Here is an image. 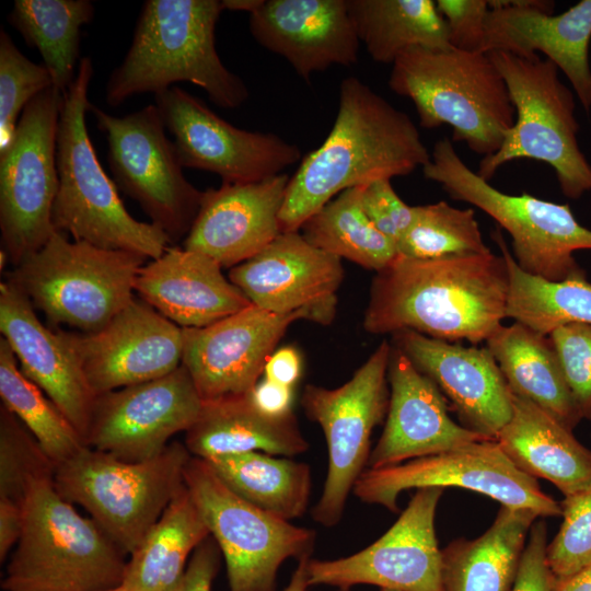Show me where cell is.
I'll use <instances>...</instances> for the list:
<instances>
[{"mask_svg":"<svg viewBox=\"0 0 591 591\" xmlns=\"http://www.w3.org/2000/svg\"><path fill=\"white\" fill-rule=\"evenodd\" d=\"M390 401L383 432L368 468L394 466L489 440L456 424L438 386L392 345Z\"/></svg>","mask_w":591,"mask_h":591,"instance_id":"cb8c5ba5","label":"cell"},{"mask_svg":"<svg viewBox=\"0 0 591 591\" xmlns=\"http://www.w3.org/2000/svg\"><path fill=\"white\" fill-rule=\"evenodd\" d=\"M56 466L28 429L1 405L0 498L22 502L28 486L54 477Z\"/></svg>","mask_w":591,"mask_h":591,"instance_id":"60d3db41","label":"cell"},{"mask_svg":"<svg viewBox=\"0 0 591 591\" xmlns=\"http://www.w3.org/2000/svg\"><path fill=\"white\" fill-rule=\"evenodd\" d=\"M563 523L547 544V564L555 580L591 565V486L561 502Z\"/></svg>","mask_w":591,"mask_h":591,"instance_id":"7bdbcfd3","label":"cell"},{"mask_svg":"<svg viewBox=\"0 0 591 591\" xmlns=\"http://www.w3.org/2000/svg\"><path fill=\"white\" fill-rule=\"evenodd\" d=\"M399 255L413 258H440L486 254L475 211L447 201L414 206V219L397 243Z\"/></svg>","mask_w":591,"mask_h":591,"instance_id":"ab89813d","label":"cell"},{"mask_svg":"<svg viewBox=\"0 0 591 591\" xmlns=\"http://www.w3.org/2000/svg\"><path fill=\"white\" fill-rule=\"evenodd\" d=\"M459 487L528 510L537 518L559 517L561 503L545 494L536 478L520 471L496 440L477 441L405 463L366 468L352 493L361 501L396 512L397 498L408 489Z\"/></svg>","mask_w":591,"mask_h":591,"instance_id":"9a60e30c","label":"cell"},{"mask_svg":"<svg viewBox=\"0 0 591 591\" xmlns=\"http://www.w3.org/2000/svg\"><path fill=\"white\" fill-rule=\"evenodd\" d=\"M549 337L582 419L591 420V325L570 323Z\"/></svg>","mask_w":591,"mask_h":591,"instance_id":"ee69618b","label":"cell"},{"mask_svg":"<svg viewBox=\"0 0 591 591\" xmlns=\"http://www.w3.org/2000/svg\"><path fill=\"white\" fill-rule=\"evenodd\" d=\"M23 528L22 503L0 498V561H4L18 544Z\"/></svg>","mask_w":591,"mask_h":591,"instance_id":"816d5d0a","label":"cell"},{"mask_svg":"<svg viewBox=\"0 0 591 591\" xmlns=\"http://www.w3.org/2000/svg\"><path fill=\"white\" fill-rule=\"evenodd\" d=\"M135 292L182 328L208 326L252 304L216 260L184 247H169L143 265Z\"/></svg>","mask_w":591,"mask_h":591,"instance_id":"83f0119b","label":"cell"},{"mask_svg":"<svg viewBox=\"0 0 591 591\" xmlns=\"http://www.w3.org/2000/svg\"><path fill=\"white\" fill-rule=\"evenodd\" d=\"M219 547L210 536L193 553L187 567L171 591H211L220 566Z\"/></svg>","mask_w":591,"mask_h":591,"instance_id":"c3c4849f","label":"cell"},{"mask_svg":"<svg viewBox=\"0 0 591 591\" xmlns=\"http://www.w3.org/2000/svg\"><path fill=\"white\" fill-rule=\"evenodd\" d=\"M190 457L178 441L140 462H127L85 445L56 466L54 485L67 501L83 507L129 556L184 488Z\"/></svg>","mask_w":591,"mask_h":591,"instance_id":"ba28073f","label":"cell"},{"mask_svg":"<svg viewBox=\"0 0 591 591\" xmlns=\"http://www.w3.org/2000/svg\"><path fill=\"white\" fill-rule=\"evenodd\" d=\"M183 167L219 175L222 183H256L301 159L300 149L275 134L237 128L179 86L154 95Z\"/></svg>","mask_w":591,"mask_h":591,"instance_id":"2e32d148","label":"cell"},{"mask_svg":"<svg viewBox=\"0 0 591 591\" xmlns=\"http://www.w3.org/2000/svg\"><path fill=\"white\" fill-rule=\"evenodd\" d=\"M421 170L451 198L477 207L503 228L523 271L549 281L584 273L573 253L591 250V230L576 219L569 205L500 192L464 163L447 137L434 143Z\"/></svg>","mask_w":591,"mask_h":591,"instance_id":"30bf717a","label":"cell"},{"mask_svg":"<svg viewBox=\"0 0 591 591\" xmlns=\"http://www.w3.org/2000/svg\"><path fill=\"white\" fill-rule=\"evenodd\" d=\"M362 187L338 194L299 231L313 246L378 273L397 257L398 251L396 243L382 234L364 213Z\"/></svg>","mask_w":591,"mask_h":591,"instance_id":"74e56055","label":"cell"},{"mask_svg":"<svg viewBox=\"0 0 591 591\" xmlns=\"http://www.w3.org/2000/svg\"><path fill=\"white\" fill-rule=\"evenodd\" d=\"M389 86L414 103L422 128L447 125L453 141L483 158L514 125L508 88L487 53L410 47L392 63Z\"/></svg>","mask_w":591,"mask_h":591,"instance_id":"8992f818","label":"cell"},{"mask_svg":"<svg viewBox=\"0 0 591 591\" xmlns=\"http://www.w3.org/2000/svg\"><path fill=\"white\" fill-rule=\"evenodd\" d=\"M229 280L266 311L303 313L306 321L331 324L344 279L341 258L310 244L299 231L280 233L248 260L232 267Z\"/></svg>","mask_w":591,"mask_h":591,"instance_id":"ffe728a7","label":"cell"},{"mask_svg":"<svg viewBox=\"0 0 591 591\" xmlns=\"http://www.w3.org/2000/svg\"><path fill=\"white\" fill-rule=\"evenodd\" d=\"M361 205L372 224L396 245L414 219V206L402 200L389 178L363 186Z\"/></svg>","mask_w":591,"mask_h":591,"instance_id":"f6af8a7d","label":"cell"},{"mask_svg":"<svg viewBox=\"0 0 591 591\" xmlns=\"http://www.w3.org/2000/svg\"><path fill=\"white\" fill-rule=\"evenodd\" d=\"M336 591H350V589H338Z\"/></svg>","mask_w":591,"mask_h":591,"instance_id":"91938a15","label":"cell"},{"mask_svg":"<svg viewBox=\"0 0 591 591\" xmlns=\"http://www.w3.org/2000/svg\"><path fill=\"white\" fill-rule=\"evenodd\" d=\"M10 263L9 256L5 251H0V269H5L7 264Z\"/></svg>","mask_w":591,"mask_h":591,"instance_id":"9f6ffc18","label":"cell"},{"mask_svg":"<svg viewBox=\"0 0 591 591\" xmlns=\"http://www.w3.org/2000/svg\"><path fill=\"white\" fill-rule=\"evenodd\" d=\"M495 440L520 471L554 484L565 498L591 486V450L526 398L512 393L511 418Z\"/></svg>","mask_w":591,"mask_h":591,"instance_id":"f1b7e54d","label":"cell"},{"mask_svg":"<svg viewBox=\"0 0 591 591\" xmlns=\"http://www.w3.org/2000/svg\"><path fill=\"white\" fill-rule=\"evenodd\" d=\"M90 0H15L9 23L37 49L53 86L65 93L79 67L81 28L94 16Z\"/></svg>","mask_w":591,"mask_h":591,"instance_id":"d590c367","label":"cell"},{"mask_svg":"<svg viewBox=\"0 0 591 591\" xmlns=\"http://www.w3.org/2000/svg\"><path fill=\"white\" fill-rule=\"evenodd\" d=\"M510 391L526 398L566 428L582 419L549 335L519 322L500 325L486 340Z\"/></svg>","mask_w":591,"mask_h":591,"instance_id":"4dcf8cb0","label":"cell"},{"mask_svg":"<svg viewBox=\"0 0 591 591\" xmlns=\"http://www.w3.org/2000/svg\"><path fill=\"white\" fill-rule=\"evenodd\" d=\"M311 556L299 560L298 567L292 573L289 584L283 591H306L308 582V563Z\"/></svg>","mask_w":591,"mask_h":591,"instance_id":"db71d44e","label":"cell"},{"mask_svg":"<svg viewBox=\"0 0 591 591\" xmlns=\"http://www.w3.org/2000/svg\"><path fill=\"white\" fill-rule=\"evenodd\" d=\"M436 4L447 23L451 47L483 51L488 0H437Z\"/></svg>","mask_w":591,"mask_h":591,"instance_id":"bcb514c9","label":"cell"},{"mask_svg":"<svg viewBox=\"0 0 591 591\" xmlns=\"http://www.w3.org/2000/svg\"><path fill=\"white\" fill-rule=\"evenodd\" d=\"M547 530L543 520L532 524L511 591H553L555 578L546 557Z\"/></svg>","mask_w":591,"mask_h":591,"instance_id":"7dc6e473","label":"cell"},{"mask_svg":"<svg viewBox=\"0 0 591 591\" xmlns=\"http://www.w3.org/2000/svg\"><path fill=\"white\" fill-rule=\"evenodd\" d=\"M493 237L501 250L509 276L506 317L549 335L570 323L591 325V282L586 274L549 281L523 271L497 229Z\"/></svg>","mask_w":591,"mask_h":591,"instance_id":"8d00e7d4","label":"cell"},{"mask_svg":"<svg viewBox=\"0 0 591 591\" xmlns=\"http://www.w3.org/2000/svg\"><path fill=\"white\" fill-rule=\"evenodd\" d=\"M184 478L224 557L230 591H275L285 560L311 556L314 531L293 525L244 500L206 460L192 455Z\"/></svg>","mask_w":591,"mask_h":591,"instance_id":"8fae6325","label":"cell"},{"mask_svg":"<svg viewBox=\"0 0 591 591\" xmlns=\"http://www.w3.org/2000/svg\"><path fill=\"white\" fill-rule=\"evenodd\" d=\"M392 345L440 390L463 427L495 440L512 415V393L487 347H464L404 329Z\"/></svg>","mask_w":591,"mask_h":591,"instance_id":"603a6c76","label":"cell"},{"mask_svg":"<svg viewBox=\"0 0 591 591\" xmlns=\"http://www.w3.org/2000/svg\"><path fill=\"white\" fill-rule=\"evenodd\" d=\"M303 313L279 314L254 304L199 328H183L182 364L202 401L251 392L288 327Z\"/></svg>","mask_w":591,"mask_h":591,"instance_id":"44dd1931","label":"cell"},{"mask_svg":"<svg viewBox=\"0 0 591 591\" xmlns=\"http://www.w3.org/2000/svg\"><path fill=\"white\" fill-rule=\"evenodd\" d=\"M509 276L491 252L413 258L376 273L363 316L371 334L410 329L444 341H486L506 318Z\"/></svg>","mask_w":591,"mask_h":591,"instance_id":"6da1fadb","label":"cell"},{"mask_svg":"<svg viewBox=\"0 0 591 591\" xmlns=\"http://www.w3.org/2000/svg\"><path fill=\"white\" fill-rule=\"evenodd\" d=\"M210 532L186 485L172 499L127 560V591H171L187 560Z\"/></svg>","mask_w":591,"mask_h":591,"instance_id":"d6a6232c","label":"cell"},{"mask_svg":"<svg viewBox=\"0 0 591 591\" xmlns=\"http://www.w3.org/2000/svg\"><path fill=\"white\" fill-rule=\"evenodd\" d=\"M147 258L69 241L55 231L46 244L5 274L53 325L81 333L106 326L132 299Z\"/></svg>","mask_w":591,"mask_h":591,"instance_id":"9c48e42d","label":"cell"},{"mask_svg":"<svg viewBox=\"0 0 591 591\" xmlns=\"http://www.w3.org/2000/svg\"><path fill=\"white\" fill-rule=\"evenodd\" d=\"M206 461L233 493L255 507L287 521L305 513L312 485L308 464L256 451Z\"/></svg>","mask_w":591,"mask_h":591,"instance_id":"e575fe53","label":"cell"},{"mask_svg":"<svg viewBox=\"0 0 591 591\" xmlns=\"http://www.w3.org/2000/svg\"><path fill=\"white\" fill-rule=\"evenodd\" d=\"M202 399L186 368L96 396L85 445L127 462L161 454L196 421Z\"/></svg>","mask_w":591,"mask_h":591,"instance_id":"ac0fdd59","label":"cell"},{"mask_svg":"<svg viewBox=\"0 0 591 591\" xmlns=\"http://www.w3.org/2000/svg\"><path fill=\"white\" fill-rule=\"evenodd\" d=\"M536 519L531 511L500 506L480 536L450 543L442 549L444 591H511Z\"/></svg>","mask_w":591,"mask_h":591,"instance_id":"1f68e13d","label":"cell"},{"mask_svg":"<svg viewBox=\"0 0 591 591\" xmlns=\"http://www.w3.org/2000/svg\"><path fill=\"white\" fill-rule=\"evenodd\" d=\"M264 0H221L222 9L246 11L250 14L256 11Z\"/></svg>","mask_w":591,"mask_h":591,"instance_id":"11a10c76","label":"cell"},{"mask_svg":"<svg viewBox=\"0 0 591 591\" xmlns=\"http://www.w3.org/2000/svg\"><path fill=\"white\" fill-rule=\"evenodd\" d=\"M8 341L0 338V396L10 410L35 437L56 465L71 457L85 442L82 436L18 366Z\"/></svg>","mask_w":591,"mask_h":591,"instance_id":"f35d334b","label":"cell"},{"mask_svg":"<svg viewBox=\"0 0 591 591\" xmlns=\"http://www.w3.org/2000/svg\"><path fill=\"white\" fill-rule=\"evenodd\" d=\"M0 332L22 373L62 412L85 442L97 395L63 331L44 325L27 297L5 279L0 283Z\"/></svg>","mask_w":591,"mask_h":591,"instance_id":"484cf974","label":"cell"},{"mask_svg":"<svg viewBox=\"0 0 591 591\" xmlns=\"http://www.w3.org/2000/svg\"><path fill=\"white\" fill-rule=\"evenodd\" d=\"M381 591H397V590H391V589H381Z\"/></svg>","mask_w":591,"mask_h":591,"instance_id":"680465c9","label":"cell"},{"mask_svg":"<svg viewBox=\"0 0 591 591\" xmlns=\"http://www.w3.org/2000/svg\"><path fill=\"white\" fill-rule=\"evenodd\" d=\"M3 591H107L123 584L126 554L91 518L62 498L54 477L33 482Z\"/></svg>","mask_w":591,"mask_h":591,"instance_id":"5b68a950","label":"cell"},{"mask_svg":"<svg viewBox=\"0 0 591 591\" xmlns=\"http://www.w3.org/2000/svg\"><path fill=\"white\" fill-rule=\"evenodd\" d=\"M93 73L91 58L82 57L72 84L63 93L57 130L59 187L53 225L56 231L70 234L73 241L152 260L169 248L171 241L162 229L139 221L127 211L117 186L97 159L85 118L92 105L88 91Z\"/></svg>","mask_w":591,"mask_h":591,"instance_id":"277c9868","label":"cell"},{"mask_svg":"<svg viewBox=\"0 0 591 591\" xmlns=\"http://www.w3.org/2000/svg\"><path fill=\"white\" fill-rule=\"evenodd\" d=\"M53 86L44 63L30 60L10 35L0 32V150L12 139L25 106Z\"/></svg>","mask_w":591,"mask_h":591,"instance_id":"b9f144b4","label":"cell"},{"mask_svg":"<svg viewBox=\"0 0 591 591\" xmlns=\"http://www.w3.org/2000/svg\"><path fill=\"white\" fill-rule=\"evenodd\" d=\"M184 444L204 460L253 451L293 456L309 449L293 413L269 416L256 407L250 392L202 401Z\"/></svg>","mask_w":591,"mask_h":591,"instance_id":"f546056e","label":"cell"},{"mask_svg":"<svg viewBox=\"0 0 591 591\" xmlns=\"http://www.w3.org/2000/svg\"><path fill=\"white\" fill-rule=\"evenodd\" d=\"M553 591H591V565L568 578L555 580Z\"/></svg>","mask_w":591,"mask_h":591,"instance_id":"f5cc1de1","label":"cell"},{"mask_svg":"<svg viewBox=\"0 0 591 591\" xmlns=\"http://www.w3.org/2000/svg\"><path fill=\"white\" fill-rule=\"evenodd\" d=\"M107 591H127L123 586Z\"/></svg>","mask_w":591,"mask_h":591,"instance_id":"6f0895ef","label":"cell"},{"mask_svg":"<svg viewBox=\"0 0 591 591\" xmlns=\"http://www.w3.org/2000/svg\"><path fill=\"white\" fill-rule=\"evenodd\" d=\"M302 371V359L299 351L290 346L282 347L271 354L264 368V378L292 387Z\"/></svg>","mask_w":591,"mask_h":591,"instance_id":"f907efd6","label":"cell"},{"mask_svg":"<svg viewBox=\"0 0 591 591\" xmlns=\"http://www.w3.org/2000/svg\"><path fill=\"white\" fill-rule=\"evenodd\" d=\"M63 93L50 86L24 108L10 142L0 150L2 250L15 267L53 233L58 193L57 130Z\"/></svg>","mask_w":591,"mask_h":591,"instance_id":"7c38bea8","label":"cell"},{"mask_svg":"<svg viewBox=\"0 0 591 591\" xmlns=\"http://www.w3.org/2000/svg\"><path fill=\"white\" fill-rule=\"evenodd\" d=\"M360 42L378 62L393 63L410 47L452 48L432 0H346Z\"/></svg>","mask_w":591,"mask_h":591,"instance_id":"836d02e7","label":"cell"},{"mask_svg":"<svg viewBox=\"0 0 591 591\" xmlns=\"http://www.w3.org/2000/svg\"><path fill=\"white\" fill-rule=\"evenodd\" d=\"M219 0H147L131 45L111 73L105 100L118 106L129 97L189 82L217 106L234 109L248 97L244 81L221 61L216 48Z\"/></svg>","mask_w":591,"mask_h":591,"instance_id":"3957f363","label":"cell"},{"mask_svg":"<svg viewBox=\"0 0 591 591\" xmlns=\"http://www.w3.org/2000/svg\"><path fill=\"white\" fill-rule=\"evenodd\" d=\"M487 54L506 82L515 119L500 149L482 158L475 172L489 181L503 164L531 159L554 170L566 197L591 192V165L578 142L575 94L559 79L558 68L538 55Z\"/></svg>","mask_w":591,"mask_h":591,"instance_id":"52a82bcc","label":"cell"},{"mask_svg":"<svg viewBox=\"0 0 591 591\" xmlns=\"http://www.w3.org/2000/svg\"><path fill=\"white\" fill-rule=\"evenodd\" d=\"M443 488L417 489L394 524L374 543L348 557L308 563L309 586L350 589L373 584L397 591H444L442 551L434 519Z\"/></svg>","mask_w":591,"mask_h":591,"instance_id":"e0dca14e","label":"cell"},{"mask_svg":"<svg viewBox=\"0 0 591 591\" xmlns=\"http://www.w3.org/2000/svg\"><path fill=\"white\" fill-rule=\"evenodd\" d=\"M430 153L410 117L358 78L341 81L338 111L324 142L309 152L289 179L279 220L299 231L341 192L424 167Z\"/></svg>","mask_w":591,"mask_h":591,"instance_id":"7a4b0ae2","label":"cell"},{"mask_svg":"<svg viewBox=\"0 0 591 591\" xmlns=\"http://www.w3.org/2000/svg\"><path fill=\"white\" fill-rule=\"evenodd\" d=\"M250 394L256 407L269 416L281 417L292 413V387L264 378L257 382Z\"/></svg>","mask_w":591,"mask_h":591,"instance_id":"681fc988","label":"cell"},{"mask_svg":"<svg viewBox=\"0 0 591 591\" xmlns=\"http://www.w3.org/2000/svg\"><path fill=\"white\" fill-rule=\"evenodd\" d=\"M63 335L96 395L162 378L182 364L183 328L138 297L100 331Z\"/></svg>","mask_w":591,"mask_h":591,"instance_id":"d6986e66","label":"cell"},{"mask_svg":"<svg viewBox=\"0 0 591 591\" xmlns=\"http://www.w3.org/2000/svg\"><path fill=\"white\" fill-rule=\"evenodd\" d=\"M484 53L501 50L519 57L542 53L571 84L584 111H591V0L559 14L544 0H488Z\"/></svg>","mask_w":591,"mask_h":591,"instance_id":"7402d4cb","label":"cell"},{"mask_svg":"<svg viewBox=\"0 0 591 591\" xmlns=\"http://www.w3.org/2000/svg\"><path fill=\"white\" fill-rule=\"evenodd\" d=\"M391 351L392 345L383 340L341 386L308 384L303 391L301 405L321 426L327 444L324 489L312 510L313 520L323 526L340 521L348 496L368 466L371 433L387 414Z\"/></svg>","mask_w":591,"mask_h":591,"instance_id":"5bb4252c","label":"cell"},{"mask_svg":"<svg viewBox=\"0 0 591 591\" xmlns=\"http://www.w3.org/2000/svg\"><path fill=\"white\" fill-rule=\"evenodd\" d=\"M289 179L281 173L262 182L222 183L204 190L183 247L230 269L257 255L282 233L279 216Z\"/></svg>","mask_w":591,"mask_h":591,"instance_id":"d4e9b609","label":"cell"},{"mask_svg":"<svg viewBox=\"0 0 591 591\" xmlns=\"http://www.w3.org/2000/svg\"><path fill=\"white\" fill-rule=\"evenodd\" d=\"M250 32L305 80L358 60L360 40L346 0H264L250 14Z\"/></svg>","mask_w":591,"mask_h":591,"instance_id":"4316f807","label":"cell"},{"mask_svg":"<svg viewBox=\"0 0 591 591\" xmlns=\"http://www.w3.org/2000/svg\"><path fill=\"white\" fill-rule=\"evenodd\" d=\"M90 112L105 134L107 160L118 189L139 204L171 243L185 239L204 190L185 177L158 106L149 104L120 117L93 104Z\"/></svg>","mask_w":591,"mask_h":591,"instance_id":"4fadbf2b","label":"cell"}]
</instances>
